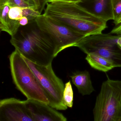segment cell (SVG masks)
I'll return each mask as SVG.
<instances>
[{"instance_id":"5b68a950","label":"cell","mask_w":121,"mask_h":121,"mask_svg":"<svg viewBox=\"0 0 121 121\" xmlns=\"http://www.w3.org/2000/svg\"><path fill=\"white\" fill-rule=\"evenodd\" d=\"M23 57L46 93L49 100V105L57 110L67 109L68 107L63 102L65 85L55 74L52 64L48 65H39Z\"/></svg>"},{"instance_id":"ffe728a7","label":"cell","mask_w":121,"mask_h":121,"mask_svg":"<svg viewBox=\"0 0 121 121\" xmlns=\"http://www.w3.org/2000/svg\"><path fill=\"white\" fill-rule=\"evenodd\" d=\"M19 22L21 26H26L30 23L29 19L25 17H22L20 20Z\"/></svg>"},{"instance_id":"9a60e30c","label":"cell","mask_w":121,"mask_h":121,"mask_svg":"<svg viewBox=\"0 0 121 121\" xmlns=\"http://www.w3.org/2000/svg\"><path fill=\"white\" fill-rule=\"evenodd\" d=\"M73 93L70 81L65 85L63 93V102L68 107L72 108L73 105Z\"/></svg>"},{"instance_id":"3957f363","label":"cell","mask_w":121,"mask_h":121,"mask_svg":"<svg viewBox=\"0 0 121 121\" xmlns=\"http://www.w3.org/2000/svg\"><path fill=\"white\" fill-rule=\"evenodd\" d=\"M9 59L11 75L17 88L27 99L49 104V100L46 93L21 54L15 49Z\"/></svg>"},{"instance_id":"ac0fdd59","label":"cell","mask_w":121,"mask_h":121,"mask_svg":"<svg viewBox=\"0 0 121 121\" xmlns=\"http://www.w3.org/2000/svg\"><path fill=\"white\" fill-rule=\"evenodd\" d=\"M35 5L36 10L41 14L42 12L45 9L46 5L48 3V0H33Z\"/></svg>"},{"instance_id":"4fadbf2b","label":"cell","mask_w":121,"mask_h":121,"mask_svg":"<svg viewBox=\"0 0 121 121\" xmlns=\"http://www.w3.org/2000/svg\"><path fill=\"white\" fill-rule=\"evenodd\" d=\"M85 59L92 68L105 73L117 67L112 61L94 53L87 54Z\"/></svg>"},{"instance_id":"7a4b0ae2","label":"cell","mask_w":121,"mask_h":121,"mask_svg":"<svg viewBox=\"0 0 121 121\" xmlns=\"http://www.w3.org/2000/svg\"><path fill=\"white\" fill-rule=\"evenodd\" d=\"M10 42L23 57L39 65L52 64L58 55L57 47L53 39L37 24L17 33L12 36Z\"/></svg>"},{"instance_id":"8992f818","label":"cell","mask_w":121,"mask_h":121,"mask_svg":"<svg viewBox=\"0 0 121 121\" xmlns=\"http://www.w3.org/2000/svg\"><path fill=\"white\" fill-rule=\"evenodd\" d=\"M121 35L102 33L85 37L75 47L86 54L94 53L114 62L121 67V49L117 44Z\"/></svg>"},{"instance_id":"7402d4cb","label":"cell","mask_w":121,"mask_h":121,"mask_svg":"<svg viewBox=\"0 0 121 121\" xmlns=\"http://www.w3.org/2000/svg\"><path fill=\"white\" fill-rule=\"evenodd\" d=\"M117 44L119 47L121 48V35L117 40Z\"/></svg>"},{"instance_id":"ba28073f","label":"cell","mask_w":121,"mask_h":121,"mask_svg":"<svg viewBox=\"0 0 121 121\" xmlns=\"http://www.w3.org/2000/svg\"><path fill=\"white\" fill-rule=\"evenodd\" d=\"M0 121H34L26 100L14 98L0 101Z\"/></svg>"},{"instance_id":"7c38bea8","label":"cell","mask_w":121,"mask_h":121,"mask_svg":"<svg viewBox=\"0 0 121 121\" xmlns=\"http://www.w3.org/2000/svg\"><path fill=\"white\" fill-rule=\"evenodd\" d=\"M10 8V6L7 4L0 6V29L13 36L18 32L21 25L19 22L9 18L8 13Z\"/></svg>"},{"instance_id":"603a6c76","label":"cell","mask_w":121,"mask_h":121,"mask_svg":"<svg viewBox=\"0 0 121 121\" xmlns=\"http://www.w3.org/2000/svg\"><path fill=\"white\" fill-rule=\"evenodd\" d=\"M120 48L121 49V48Z\"/></svg>"},{"instance_id":"2e32d148","label":"cell","mask_w":121,"mask_h":121,"mask_svg":"<svg viewBox=\"0 0 121 121\" xmlns=\"http://www.w3.org/2000/svg\"><path fill=\"white\" fill-rule=\"evenodd\" d=\"M113 23L115 26L121 23V0H111Z\"/></svg>"},{"instance_id":"44dd1931","label":"cell","mask_w":121,"mask_h":121,"mask_svg":"<svg viewBox=\"0 0 121 121\" xmlns=\"http://www.w3.org/2000/svg\"><path fill=\"white\" fill-rule=\"evenodd\" d=\"M84 0H48V2L52 1H63L66 2H72L76 3H79L83 2Z\"/></svg>"},{"instance_id":"6da1fadb","label":"cell","mask_w":121,"mask_h":121,"mask_svg":"<svg viewBox=\"0 0 121 121\" xmlns=\"http://www.w3.org/2000/svg\"><path fill=\"white\" fill-rule=\"evenodd\" d=\"M43 14L86 37L101 34L107 27V22L76 3L48 2Z\"/></svg>"},{"instance_id":"30bf717a","label":"cell","mask_w":121,"mask_h":121,"mask_svg":"<svg viewBox=\"0 0 121 121\" xmlns=\"http://www.w3.org/2000/svg\"><path fill=\"white\" fill-rule=\"evenodd\" d=\"M70 77L79 93L82 95H89L95 91L90 75L87 71H76Z\"/></svg>"},{"instance_id":"d6986e66","label":"cell","mask_w":121,"mask_h":121,"mask_svg":"<svg viewBox=\"0 0 121 121\" xmlns=\"http://www.w3.org/2000/svg\"><path fill=\"white\" fill-rule=\"evenodd\" d=\"M110 34L115 35H121V23L117 26H115L111 30Z\"/></svg>"},{"instance_id":"9c48e42d","label":"cell","mask_w":121,"mask_h":121,"mask_svg":"<svg viewBox=\"0 0 121 121\" xmlns=\"http://www.w3.org/2000/svg\"><path fill=\"white\" fill-rule=\"evenodd\" d=\"M34 121H66V117L48 104L38 100H26Z\"/></svg>"},{"instance_id":"8fae6325","label":"cell","mask_w":121,"mask_h":121,"mask_svg":"<svg viewBox=\"0 0 121 121\" xmlns=\"http://www.w3.org/2000/svg\"><path fill=\"white\" fill-rule=\"evenodd\" d=\"M88 8L95 15L107 22L113 20L111 0H88Z\"/></svg>"},{"instance_id":"e0dca14e","label":"cell","mask_w":121,"mask_h":121,"mask_svg":"<svg viewBox=\"0 0 121 121\" xmlns=\"http://www.w3.org/2000/svg\"><path fill=\"white\" fill-rule=\"evenodd\" d=\"M8 16L12 20L19 22L20 19L24 17L23 8L10 6Z\"/></svg>"},{"instance_id":"5bb4252c","label":"cell","mask_w":121,"mask_h":121,"mask_svg":"<svg viewBox=\"0 0 121 121\" xmlns=\"http://www.w3.org/2000/svg\"><path fill=\"white\" fill-rule=\"evenodd\" d=\"M5 4L10 7H19L36 9V5L33 0H0V6Z\"/></svg>"},{"instance_id":"52a82bcc","label":"cell","mask_w":121,"mask_h":121,"mask_svg":"<svg viewBox=\"0 0 121 121\" xmlns=\"http://www.w3.org/2000/svg\"><path fill=\"white\" fill-rule=\"evenodd\" d=\"M35 22L39 28L53 39L56 45L58 54L65 49L75 47L86 37L44 14L37 17Z\"/></svg>"},{"instance_id":"277c9868","label":"cell","mask_w":121,"mask_h":121,"mask_svg":"<svg viewBox=\"0 0 121 121\" xmlns=\"http://www.w3.org/2000/svg\"><path fill=\"white\" fill-rule=\"evenodd\" d=\"M93 112L95 121H121V80L103 82Z\"/></svg>"}]
</instances>
